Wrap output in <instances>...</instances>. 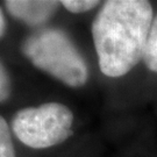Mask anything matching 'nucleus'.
Returning <instances> with one entry per match:
<instances>
[{
    "label": "nucleus",
    "instance_id": "obj_5",
    "mask_svg": "<svg viewBox=\"0 0 157 157\" xmlns=\"http://www.w3.org/2000/svg\"><path fill=\"white\" fill-rule=\"evenodd\" d=\"M143 62L150 71L157 73V15L152 20L144 50Z\"/></svg>",
    "mask_w": 157,
    "mask_h": 157
},
{
    "label": "nucleus",
    "instance_id": "obj_1",
    "mask_svg": "<svg viewBox=\"0 0 157 157\" xmlns=\"http://www.w3.org/2000/svg\"><path fill=\"white\" fill-rule=\"evenodd\" d=\"M152 20L147 0H108L101 5L92 22V39L105 76L122 77L143 61Z\"/></svg>",
    "mask_w": 157,
    "mask_h": 157
},
{
    "label": "nucleus",
    "instance_id": "obj_9",
    "mask_svg": "<svg viewBox=\"0 0 157 157\" xmlns=\"http://www.w3.org/2000/svg\"><path fill=\"white\" fill-rule=\"evenodd\" d=\"M6 28H7V22H6L5 14H4V12H2L1 7H0V39L4 36Z\"/></svg>",
    "mask_w": 157,
    "mask_h": 157
},
{
    "label": "nucleus",
    "instance_id": "obj_3",
    "mask_svg": "<svg viewBox=\"0 0 157 157\" xmlns=\"http://www.w3.org/2000/svg\"><path fill=\"white\" fill-rule=\"evenodd\" d=\"M73 113L59 102H47L19 109L12 118V130L25 146L45 149L72 135Z\"/></svg>",
    "mask_w": 157,
    "mask_h": 157
},
{
    "label": "nucleus",
    "instance_id": "obj_2",
    "mask_svg": "<svg viewBox=\"0 0 157 157\" xmlns=\"http://www.w3.org/2000/svg\"><path fill=\"white\" fill-rule=\"evenodd\" d=\"M23 56L35 67L70 87H82L89 79V67L70 36L62 29L42 28L21 44Z\"/></svg>",
    "mask_w": 157,
    "mask_h": 157
},
{
    "label": "nucleus",
    "instance_id": "obj_8",
    "mask_svg": "<svg viewBox=\"0 0 157 157\" xmlns=\"http://www.w3.org/2000/svg\"><path fill=\"white\" fill-rule=\"evenodd\" d=\"M12 93V80L4 63L0 61V102L6 101Z\"/></svg>",
    "mask_w": 157,
    "mask_h": 157
},
{
    "label": "nucleus",
    "instance_id": "obj_4",
    "mask_svg": "<svg viewBox=\"0 0 157 157\" xmlns=\"http://www.w3.org/2000/svg\"><path fill=\"white\" fill-rule=\"evenodd\" d=\"M4 4L12 17L30 27L43 26L62 5L52 0H7Z\"/></svg>",
    "mask_w": 157,
    "mask_h": 157
},
{
    "label": "nucleus",
    "instance_id": "obj_6",
    "mask_svg": "<svg viewBox=\"0 0 157 157\" xmlns=\"http://www.w3.org/2000/svg\"><path fill=\"white\" fill-rule=\"evenodd\" d=\"M0 157H17L10 126L0 115Z\"/></svg>",
    "mask_w": 157,
    "mask_h": 157
},
{
    "label": "nucleus",
    "instance_id": "obj_7",
    "mask_svg": "<svg viewBox=\"0 0 157 157\" xmlns=\"http://www.w3.org/2000/svg\"><path fill=\"white\" fill-rule=\"evenodd\" d=\"M61 4L67 11L71 12L73 14L89 12L100 5V2L97 0H63L61 1Z\"/></svg>",
    "mask_w": 157,
    "mask_h": 157
}]
</instances>
